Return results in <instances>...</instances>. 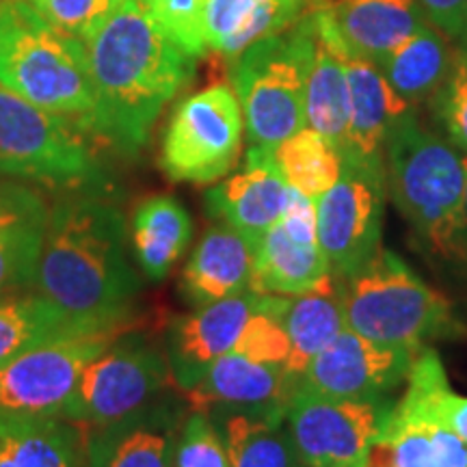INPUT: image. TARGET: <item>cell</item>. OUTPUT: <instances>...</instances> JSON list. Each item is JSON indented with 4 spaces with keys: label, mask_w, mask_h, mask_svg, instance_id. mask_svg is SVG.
Returning <instances> with one entry per match:
<instances>
[{
    "label": "cell",
    "mask_w": 467,
    "mask_h": 467,
    "mask_svg": "<svg viewBox=\"0 0 467 467\" xmlns=\"http://www.w3.org/2000/svg\"><path fill=\"white\" fill-rule=\"evenodd\" d=\"M0 3H3V0H0Z\"/></svg>",
    "instance_id": "b9f144b4"
},
{
    "label": "cell",
    "mask_w": 467,
    "mask_h": 467,
    "mask_svg": "<svg viewBox=\"0 0 467 467\" xmlns=\"http://www.w3.org/2000/svg\"><path fill=\"white\" fill-rule=\"evenodd\" d=\"M336 284L347 327L370 342L420 350L461 331L451 301L389 249H379L358 273Z\"/></svg>",
    "instance_id": "5b68a950"
},
{
    "label": "cell",
    "mask_w": 467,
    "mask_h": 467,
    "mask_svg": "<svg viewBox=\"0 0 467 467\" xmlns=\"http://www.w3.org/2000/svg\"><path fill=\"white\" fill-rule=\"evenodd\" d=\"M292 189V186H290ZM284 230L295 241L303 244H318V221H317V202L309 200L303 192L290 191V202L285 208L284 219L279 221Z\"/></svg>",
    "instance_id": "74e56055"
},
{
    "label": "cell",
    "mask_w": 467,
    "mask_h": 467,
    "mask_svg": "<svg viewBox=\"0 0 467 467\" xmlns=\"http://www.w3.org/2000/svg\"><path fill=\"white\" fill-rule=\"evenodd\" d=\"M307 9L329 11L347 50L377 66L426 22L418 0H307Z\"/></svg>",
    "instance_id": "ffe728a7"
},
{
    "label": "cell",
    "mask_w": 467,
    "mask_h": 467,
    "mask_svg": "<svg viewBox=\"0 0 467 467\" xmlns=\"http://www.w3.org/2000/svg\"><path fill=\"white\" fill-rule=\"evenodd\" d=\"M0 85L91 130L96 93L83 39L58 31L22 0L0 3Z\"/></svg>",
    "instance_id": "277c9868"
},
{
    "label": "cell",
    "mask_w": 467,
    "mask_h": 467,
    "mask_svg": "<svg viewBox=\"0 0 467 467\" xmlns=\"http://www.w3.org/2000/svg\"><path fill=\"white\" fill-rule=\"evenodd\" d=\"M83 44L96 93L91 132L134 154L161 110L191 83L195 57L137 0H121Z\"/></svg>",
    "instance_id": "6da1fadb"
},
{
    "label": "cell",
    "mask_w": 467,
    "mask_h": 467,
    "mask_svg": "<svg viewBox=\"0 0 467 467\" xmlns=\"http://www.w3.org/2000/svg\"><path fill=\"white\" fill-rule=\"evenodd\" d=\"M418 5L437 31L461 42L467 28V0H418Z\"/></svg>",
    "instance_id": "f35d334b"
},
{
    "label": "cell",
    "mask_w": 467,
    "mask_h": 467,
    "mask_svg": "<svg viewBox=\"0 0 467 467\" xmlns=\"http://www.w3.org/2000/svg\"><path fill=\"white\" fill-rule=\"evenodd\" d=\"M151 20H156L191 57L206 52L203 11L208 0H137Z\"/></svg>",
    "instance_id": "d6a6232c"
},
{
    "label": "cell",
    "mask_w": 467,
    "mask_h": 467,
    "mask_svg": "<svg viewBox=\"0 0 467 467\" xmlns=\"http://www.w3.org/2000/svg\"><path fill=\"white\" fill-rule=\"evenodd\" d=\"M243 132V109L232 85L208 87L175 109L162 139V171L173 182H217L236 167Z\"/></svg>",
    "instance_id": "ba28073f"
},
{
    "label": "cell",
    "mask_w": 467,
    "mask_h": 467,
    "mask_svg": "<svg viewBox=\"0 0 467 467\" xmlns=\"http://www.w3.org/2000/svg\"><path fill=\"white\" fill-rule=\"evenodd\" d=\"M307 0H208L203 42L225 61H234L260 39L288 31L306 16Z\"/></svg>",
    "instance_id": "7402d4cb"
},
{
    "label": "cell",
    "mask_w": 467,
    "mask_h": 467,
    "mask_svg": "<svg viewBox=\"0 0 467 467\" xmlns=\"http://www.w3.org/2000/svg\"><path fill=\"white\" fill-rule=\"evenodd\" d=\"M392 407L389 399H331L299 383L285 413V426L306 467H366Z\"/></svg>",
    "instance_id": "30bf717a"
},
{
    "label": "cell",
    "mask_w": 467,
    "mask_h": 467,
    "mask_svg": "<svg viewBox=\"0 0 467 467\" xmlns=\"http://www.w3.org/2000/svg\"><path fill=\"white\" fill-rule=\"evenodd\" d=\"M83 329L42 295L0 296V366L39 344Z\"/></svg>",
    "instance_id": "f1b7e54d"
},
{
    "label": "cell",
    "mask_w": 467,
    "mask_h": 467,
    "mask_svg": "<svg viewBox=\"0 0 467 467\" xmlns=\"http://www.w3.org/2000/svg\"><path fill=\"white\" fill-rule=\"evenodd\" d=\"M312 22V57L306 76V126L317 130L340 151L347 143L350 93L347 46L327 9H307Z\"/></svg>",
    "instance_id": "d6986e66"
},
{
    "label": "cell",
    "mask_w": 467,
    "mask_h": 467,
    "mask_svg": "<svg viewBox=\"0 0 467 467\" xmlns=\"http://www.w3.org/2000/svg\"><path fill=\"white\" fill-rule=\"evenodd\" d=\"M48 206L25 184L0 180V232L20 227H46Z\"/></svg>",
    "instance_id": "8d00e7d4"
},
{
    "label": "cell",
    "mask_w": 467,
    "mask_h": 467,
    "mask_svg": "<svg viewBox=\"0 0 467 467\" xmlns=\"http://www.w3.org/2000/svg\"><path fill=\"white\" fill-rule=\"evenodd\" d=\"M312 57L309 14L288 31L249 46L230 66L249 148L273 150L306 128V76Z\"/></svg>",
    "instance_id": "8992f818"
},
{
    "label": "cell",
    "mask_w": 467,
    "mask_h": 467,
    "mask_svg": "<svg viewBox=\"0 0 467 467\" xmlns=\"http://www.w3.org/2000/svg\"><path fill=\"white\" fill-rule=\"evenodd\" d=\"M42 241L44 227L0 232V296L31 285Z\"/></svg>",
    "instance_id": "836d02e7"
},
{
    "label": "cell",
    "mask_w": 467,
    "mask_h": 467,
    "mask_svg": "<svg viewBox=\"0 0 467 467\" xmlns=\"http://www.w3.org/2000/svg\"><path fill=\"white\" fill-rule=\"evenodd\" d=\"M192 238V219L178 200L150 197L134 210L132 244L143 273L154 282L165 279Z\"/></svg>",
    "instance_id": "83f0119b"
},
{
    "label": "cell",
    "mask_w": 467,
    "mask_h": 467,
    "mask_svg": "<svg viewBox=\"0 0 467 467\" xmlns=\"http://www.w3.org/2000/svg\"><path fill=\"white\" fill-rule=\"evenodd\" d=\"M385 178L400 214L441 258L467 254V156L409 109L385 141Z\"/></svg>",
    "instance_id": "3957f363"
},
{
    "label": "cell",
    "mask_w": 467,
    "mask_h": 467,
    "mask_svg": "<svg viewBox=\"0 0 467 467\" xmlns=\"http://www.w3.org/2000/svg\"><path fill=\"white\" fill-rule=\"evenodd\" d=\"M385 173L342 161L340 180L317 200L318 247L331 275L342 282L381 249Z\"/></svg>",
    "instance_id": "7c38bea8"
},
{
    "label": "cell",
    "mask_w": 467,
    "mask_h": 467,
    "mask_svg": "<svg viewBox=\"0 0 467 467\" xmlns=\"http://www.w3.org/2000/svg\"><path fill=\"white\" fill-rule=\"evenodd\" d=\"M58 31L85 39L121 0H22Z\"/></svg>",
    "instance_id": "d590c367"
},
{
    "label": "cell",
    "mask_w": 467,
    "mask_h": 467,
    "mask_svg": "<svg viewBox=\"0 0 467 467\" xmlns=\"http://www.w3.org/2000/svg\"><path fill=\"white\" fill-rule=\"evenodd\" d=\"M255 238L219 223L203 234L182 273V295L195 307L210 306L249 290Z\"/></svg>",
    "instance_id": "44dd1931"
},
{
    "label": "cell",
    "mask_w": 467,
    "mask_h": 467,
    "mask_svg": "<svg viewBox=\"0 0 467 467\" xmlns=\"http://www.w3.org/2000/svg\"><path fill=\"white\" fill-rule=\"evenodd\" d=\"M232 467H306L296 452L285 413L213 411Z\"/></svg>",
    "instance_id": "d4e9b609"
},
{
    "label": "cell",
    "mask_w": 467,
    "mask_h": 467,
    "mask_svg": "<svg viewBox=\"0 0 467 467\" xmlns=\"http://www.w3.org/2000/svg\"><path fill=\"white\" fill-rule=\"evenodd\" d=\"M234 353L268 366H288L290 340L279 318V295H260L258 307L244 323Z\"/></svg>",
    "instance_id": "4dcf8cb0"
},
{
    "label": "cell",
    "mask_w": 467,
    "mask_h": 467,
    "mask_svg": "<svg viewBox=\"0 0 467 467\" xmlns=\"http://www.w3.org/2000/svg\"><path fill=\"white\" fill-rule=\"evenodd\" d=\"M465 219H467V180H465Z\"/></svg>",
    "instance_id": "60d3db41"
},
{
    "label": "cell",
    "mask_w": 467,
    "mask_h": 467,
    "mask_svg": "<svg viewBox=\"0 0 467 467\" xmlns=\"http://www.w3.org/2000/svg\"><path fill=\"white\" fill-rule=\"evenodd\" d=\"M279 318L290 340L285 370L299 379L309 361L348 329L337 284L306 295L279 296Z\"/></svg>",
    "instance_id": "4316f807"
},
{
    "label": "cell",
    "mask_w": 467,
    "mask_h": 467,
    "mask_svg": "<svg viewBox=\"0 0 467 467\" xmlns=\"http://www.w3.org/2000/svg\"><path fill=\"white\" fill-rule=\"evenodd\" d=\"M0 467H87L85 437L61 416L0 420Z\"/></svg>",
    "instance_id": "cb8c5ba5"
},
{
    "label": "cell",
    "mask_w": 467,
    "mask_h": 467,
    "mask_svg": "<svg viewBox=\"0 0 467 467\" xmlns=\"http://www.w3.org/2000/svg\"><path fill=\"white\" fill-rule=\"evenodd\" d=\"M271 154L285 182L314 202L340 180L342 154L307 126L273 148Z\"/></svg>",
    "instance_id": "f546056e"
},
{
    "label": "cell",
    "mask_w": 467,
    "mask_h": 467,
    "mask_svg": "<svg viewBox=\"0 0 467 467\" xmlns=\"http://www.w3.org/2000/svg\"><path fill=\"white\" fill-rule=\"evenodd\" d=\"M299 377L284 366H268L243 355L225 353L186 394L195 411H258L288 413Z\"/></svg>",
    "instance_id": "5bb4252c"
},
{
    "label": "cell",
    "mask_w": 467,
    "mask_h": 467,
    "mask_svg": "<svg viewBox=\"0 0 467 467\" xmlns=\"http://www.w3.org/2000/svg\"><path fill=\"white\" fill-rule=\"evenodd\" d=\"M350 115L342 161L385 173V141L409 104L389 87L377 63L347 50Z\"/></svg>",
    "instance_id": "e0dca14e"
},
{
    "label": "cell",
    "mask_w": 467,
    "mask_h": 467,
    "mask_svg": "<svg viewBox=\"0 0 467 467\" xmlns=\"http://www.w3.org/2000/svg\"><path fill=\"white\" fill-rule=\"evenodd\" d=\"M418 350L383 347L344 329L309 361L299 383L344 400H383L405 381Z\"/></svg>",
    "instance_id": "4fadbf2b"
},
{
    "label": "cell",
    "mask_w": 467,
    "mask_h": 467,
    "mask_svg": "<svg viewBox=\"0 0 467 467\" xmlns=\"http://www.w3.org/2000/svg\"><path fill=\"white\" fill-rule=\"evenodd\" d=\"M180 418L178 402L156 399L128 418L91 426L85 437L87 467H173Z\"/></svg>",
    "instance_id": "2e32d148"
},
{
    "label": "cell",
    "mask_w": 467,
    "mask_h": 467,
    "mask_svg": "<svg viewBox=\"0 0 467 467\" xmlns=\"http://www.w3.org/2000/svg\"><path fill=\"white\" fill-rule=\"evenodd\" d=\"M290 191L271 150L249 148L243 171L230 175L206 192V210L221 223L249 236H262L284 219Z\"/></svg>",
    "instance_id": "ac0fdd59"
},
{
    "label": "cell",
    "mask_w": 467,
    "mask_h": 467,
    "mask_svg": "<svg viewBox=\"0 0 467 467\" xmlns=\"http://www.w3.org/2000/svg\"><path fill=\"white\" fill-rule=\"evenodd\" d=\"M258 292L247 290L175 320L167 337V361L182 392H189L214 361L230 353L247 318L258 307Z\"/></svg>",
    "instance_id": "9a60e30c"
},
{
    "label": "cell",
    "mask_w": 467,
    "mask_h": 467,
    "mask_svg": "<svg viewBox=\"0 0 467 467\" xmlns=\"http://www.w3.org/2000/svg\"><path fill=\"white\" fill-rule=\"evenodd\" d=\"M169 379L171 368L161 350L137 337L113 340L80 372L58 416L89 429L117 422L161 399Z\"/></svg>",
    "instance_id": "9c48e42d"
},
{
    "label": "cell",
    "mask_w": 467,
    "mask_h": 467,
    "mask_svg": "<svg viewBox=\"0 0 467 467\" xmlns=\"http://www.w3.org/2000/svg\"><path fill=\"white\" fill-rule=\"evenodd\" d=\"M454 50L451 39L441 35L429 20L405 44L379 63L389 87L409 107L431 102L451 74Z\"/></svg>",
    "instance_id": "484cf974"
},
{
    "label": "cell",
    "mask_w": 467,
    "mask_h": 467,
    "mask_svg": "<svg viewBox=\"0 0 467 467\" xmlns=\"http://www.w3.org/2000/svg\"><path fill=\"white\" fill-rule=\"evenodd\" d=\"M461 48L467 50V28H465V35H463V37H461Z\"/></svg>",
    "instance_id": "ab89813d"
},
{
    "label": "cell",
    "mask_w": 467,
    "mask_h": 467,
    "mask_svg": "<svg viewBox=\"0 0 467 467\" xmlns=\"http://www.w3.org/2000/svg\"><path fill=\"white\" fill-rule=\"evenodd\" d=\"M431 104L451 143L467 154V50H454L451 74L431 98Z\"/></svg>",
    "instance_id": "e575fe53"
},
{
    "label": "cell",
    "mask_w": 467,
    "mask_h": 467,
    "mask_svg": "<svg viewBox=\"0 0 467 467\" xmlns=\"http://www.w3.org/2000/svg\"><path fill=\"white\" fill-rule=\"evenodd\" d=\"M173 467H232L223 437L208 413L192 409L184 418L175 437Z\"/></svg>",
    "instance_id": "1f68e13d"
},
{
    "label": "cell",
    "mask_w": 467,
    "mask_h": 467,
    "mask_svg": "<svg viewBox=\"0 0 467 467\" xmlns=\"http://www.w3.org/2000/svg\"><path fill=\"white\" fill-rule=\"evenodd\" d=\"M31 285L89 331H119L141 282L128 262L121 210L69 197L48 213Z\"/></svg>",
    "instance_id": "7a4b0ae2"
},
{
    "label": "cell",
    "mask_w": 467,
    "mask_h": 467,
    "mask_svg": "<svg viewBox=\"0 0 467 467\" xmlns=\"http://www.w3.org/2000/svg\"><path fill=\"white\" fill-rule=\"evenodd\" d=\"M329 285H336V279L318 244L295 241L282 223L255 238L251 292L296 296Z\"/></svg>",
    "instance_id": "603a6c76"
},
{
    "label": "cell",
    "mask_w": 467,
    "mask_h": 467,
    "mask_svg": "<svg viewBox=\"0 0 467 467\" xmlns=\"http://www.w3.org/2000/svg\"><path fill=\"white\" fill-rule=\"evenodd\" d=\"M85 128L0 85V173L57 189L102 184Z\"/></svg>",
    "instance_id": "52a82bcc"
},
{
    "label": "cell",
    "mask_w": 467,
    "mask_h": 467,
    "mask_svg": "<svg viewBox=\"0 0 467 467\" xmlns=\"http://www.w3.org/2000/svg\"><path fill=\"white\" fill-rule=\"evenodd\" d=\"M115 336L117 331L67 334L0 366V420L58 416L80 372Z\"/></svg>",
    "instance_id": "8fae6325"
}]
</instances>
